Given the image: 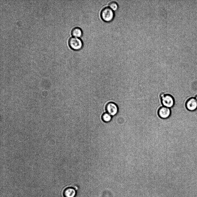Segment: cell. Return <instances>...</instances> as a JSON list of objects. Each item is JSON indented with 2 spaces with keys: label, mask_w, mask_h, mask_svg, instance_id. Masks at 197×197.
I'll return each instance as SVG.
<instances>
[{
  "label": "cell",
  "mask_w": 197,
  "mask_h": 197,
  "mask_svg": "<svg viewBox=\"0 0 197 197\" xmlns=\"http://www.w3.org/2000/svg\"><path fill=\"white\" fill-rule=\"evenodd\" d=\"M111 118L112 116L107 112L104 113L102 116V120L105 122L110 121Z\"/></svg>",
  "instance_id": "obj_9"
},
{
  "label": "cell",
  "mask_w": 197,
  "mask_h": 197,
  "mask_svg": "<svg viewBox=\"0 0 197 197\" xmlns=\"http://www.w3.org/2000/svg\"><path fill=\"white\" fill-rule=\"evenodd\" d=\"M77 194L76 190L71 187L66 188L63 192V197H76Z\"/></svg>",
  "instance_id": "obj_7"
},
{
  "label": "cell",
  "mask_w": 197,
  "mask_h": 197,
  "mask_svg": "<svg viewBox=\"0 0 197 197\" xmlns=\"http://www.w3.org/2000/svg\"><path fill=\"white\" fill-rule=\"evenodd\" d=\"M157 115L161 118L166 119L169 118L171 115L170 108L162 106L159 108L157 111Z\"/></svg>",
  "instance_id": "obj_4"
},
{
  "label": "cell",
  "mask_w": 197,
  "mask_h": 197,
  "mask_svg": "<svg viewBox=\"0 0 197 197\" xmlns=\"http://www.w3.org/2000/svg\"><path fill=\"white\" fill-rule=\"evenodd\" d=\"M195 99L196 100V101L197 102V95L196 96V97H195Z\"/></svg>",
  "instance_id": "obj_11"
},
{
  "label": "cell",
  "mask_w": 197,
  "mask_h": 197,
  "mask_svg": "<svg viewBox=\"0 0 197 197\" xmlns=\"http://www.w3.org/2000/svg\"><path fill=\"white\" fill-rule=\"evenodd\" d=\"M160 96L162 104L163 106L169 108L173 106L175 101L173 97L171 95L162 93Z\"/></svg>",
  "instance_id": "obj_1"
},
{
  "label": "cell",
  "mask_w": 197,
  "mask_h": 197,
  "mask_svg": "<svg viewBox=\"0 0 197 197\" xmlns=\"http://www.w3.org/2000/svg\"><path fill=\"white\" fill-rule=\"evenodd\" d=\"M68 44L72 49L78 50L81 49L83 46V42L79 38L73 37H70L68 40Z\"/></svg>",
  "instance_id": "obj_3"
},
{
  "label": "cell",
  "mask_w": 197,
  "mask_h": 197,
  "mask_svg": "<svg viewBox=\"0 0 197 197\" xmlns=\"http://www.w3.org/2000/svg\"><path fill=\"white\" fill-rule=\"evenodd\" d=\"M100 15L103 20L110 22L114 18L115 13L114 11L109 7H106L102 9Z\"/></svg>",
  "instance_id": "obj_2"
},
{
  "label": "cell",
  "mask_w": 197,
  "mask_h": 197,
  "mask_svg": "<svg viewBox=\"0 0 197 197\" xmlns=\"http://www.w3.org/2000/svg\"><path fill=\"white\" fill-rule=\"evenodd\" d=\"M106 110L107 112L111 116L116 115L118 111L117 105L113 102L108 103L106 106Z\"/></svg>",
  "instance_id": "obj_5"
},
{
  "label": "cell",
  "mask_w": 197,
  "mask_h": 197,
  "mask_svg": "<svg viewBox=\"0 0 197 197\" xmlns=\"http://www.w3.org/2000/svg\"><path fill=\"white\" fill-rule=\"evenodd\" d=\"M71 34L73 37L79 38L82 36V31L80 28L78 27H76L72 29L71 31Z\"/></svg>",
  "instance_id": "obj_8"
},
{
  "label": "cell",
  "mask_w": 197,
  "mask_h": 197,
  "mask_svg": "<svg viewBox=\"0 0 197 197\" xmlns=\"http://www.w3.org/2000/svg\"><path fill=\"white\" fill-rule=\"evenodd\" d=\"M185 106L189 111L195 110L197 109V102L195 98H191L188 99L186 103Z\"/></svg>",
  "instance_id": "obj_6"
},
{
  "label": "cell",
  "mask_w": 197,
  "mask_h": 197,
  "mask_svg": "<svg viewBox=\"0 0 197 197\" xmlns=\"http://www.w3.org/2000/svg\"><path fill=\"white\" fill-rule=\"evenodd\" d=\"M109 7L112 10H116L118 7V5L115 1H112L110 2L109 4Z\"/></svg>",
  "instance_id": "obj_10"
}]
</instances>
